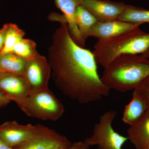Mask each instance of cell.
<instances>
[{
	"label": "cell",
	"mask_w": 149,
	"mask_h": 149,
	"mask_svg": "<svg viewBox=\"0 0 149 149\" xmlns=\"http://www.w3.org/2000/svg\"><path fill=\"white\" fill-rule=\"evenodd\" d=\"M134 90L137 91L146 101L147 111H149V76L143 80Z\"/></svg>",
	"instance_id": "cell-20"
},
{
	"label": "cell",
	"mask_w": 149,
	"mask_h": 149,
	"mask_svg": "<svg viewBox=\"0 0 149 149\" xmlns=\"http://www.w3.org/2000/svg\"><path fill=\"white\" fill-rule=\"evenodd\" d=\"M26 115L42 120L56 121L64 113V106L49 88L29 95L18 106Z\"/></svg>",
	"instance_id": "cell-4"
},
{
	"label": "cell",
	"mask_w": 149,
	"mask_h": 149,
	"mask_svg": "<svg viewBox=\"0 0 149 149\" xmlns=\"http://www.w3.org/2000/svg\"><path fill=\"white\" fill-rule=\"evenodd\" d=\"M149 49V33L136 28L117 37L98 40L93 53L97 64L105 68L123 55L143 54Z\"/></svg>",
	"instance_id": "cell-3"
},
{
	"label": "cell",
	"mask_w": 149,
	"mask_h": 149,
	"mask_svg": "<svg viewBox=\"0 0 149 149\" xmlns=\"http://www.w3.org/2000/svg\"><path fill=\"white\" fill-rule=\"evenodd\" d=\"M146 58L148 59L149 60V49L146 52L144 53L143 54L141 55Z\"/></svg>",
	"instance_id": "cell-25"
},
{
	"label": "cell",
	"mask_w": 149,
	"mask_h": 149,
	"mask_svg": "<svg viewBox=\"0 0 149 149\" xmlns=\"http://www.w3.org/2000/svg\"><path fill=\"white\" fill-rule=\"evenodd\" d=\"M116 114L113 110L104 113L94 126L92 136L85 139L84 143L89 146L97 145L98 149H121L128 139L113 128L112 123Z\"/></svg>",
	"instance_id": "cell-5"
},
{
	"label": "cell",
	"mask_w": 149,
	"mask_h": 149,
	"mask_svg": "<svg viewBox=\"0 0 149 149\" xmlns=\"http://www.w3.org/2000/svg\"><path fill=\"white\" fill-rule=\"evenodd\" d=\"M57 7L62 12L69 30L70 34L76 44L80 47H84L85 44L78 31L74 20V13L78 6L82 5L83 0H54Z\"/></svg>",
	"instance_id": "cell-12"
},
{
	"label": "cell",
	"mask_w": 149,
	"mask_h": 149,
	"mask_svg": "<svg viewBox=\"0 0 149 149\" xmlns=\"http://www.w3.org/2000/svg\"><path fill=\"white\" fill-rule=\"evenodd\" d=\"M37 125H21L16 120L6 121L0 125V138L9 146L15 148L34 136Z\"/></svg>",
	"instance_id": "cell-9"
},
{
	"label": "cell",
	"mask_w": 149,
	"mask_h": 149,
	"mask_svg": "<svg viewBox=\"0 0 149 149\" xmlns=\"http://www.w3.org/2000/svg\"><path fill=\"white\" fill-rule=\"evenodd\" d=\"M141 25L118 19L97 21L91 29L90 37L99 40L111 39L139 28Z\"/></svg>",
	"instance_id": "cell-11"
},
{
	"label": "cell",
	"mask_w": 149,
	"mask_h": 149,
	"mask_svg": "<svg viewBox=\"0 0 149 149\" xmlns=\"http://www.w3.org/2000/svg\"><path fill=\"white\" fill-rule=\"evenodd\" d=\"M0 91L19 105L29 95V87L23 74L0 72Z\"/></svg>",
	"instance_id": "cell-8"
},
{
	"label": "cell",
	"mask_w": 149,
	"mask_h": 149,
	"mask_svg": "<svg viewBox=\"0 0 149 149\" xmlns=\"http://www.w3.org/2000/svg\"><path fill=\"white\" fill-rule=\"evenodd\" d=\"M36 47L37 45L34 41L22 38L15 44L12 53L28 61L39 54Z\"/></svg>",
	"instance_id": "cell-19"
},
{
	"label": "cell",
	"mask_w": 149,
	"mask_h": 149,
	"mask_svg": "<svg viewBox=\"0 0 149 149\" xmlns=\"http://www.w3.org/2000/svg\"><path fill=\"white\" fill-rule=\"evenodd\" d=\"M89 148H90V146L86 145L85 143H83V145L80 148V149H89Z\"/></svg>",
	"instance_id": "cell-26"
},
{
	"label": "cell",
	"mask_w": 149,
	"mask_h": 149,
	"mask_svg": "<svg viewBox=\"0 0 149 149\" xmlns=\"http://www.w3.org/2000/svg\"><path fill=\"white\" fill-rule=\"evenodd\" d=\"M52 68L45 57L38 54L27 61L23 76L29 87V95L48 89Z\"/></svg>",
	"instance_id": "cell-6"
},
{
	"label": "cell",
	"mask_w": 149,
	"mask_h": 149,
	"mask_svg": "<svg viewBox=\"0 0 149 149\" xmlns=\"http://www.w3.org/2000/svg\"><path fill=\"white\" fill-rule=\"evenodd\" d=\"M147 111L146 101L137 91L134 90L132 100L124 109L122 121L128 125H132L141 118Z\"/></svg>",
	"instance_id": "cell-14"
},
{
	"label": "cell",
	"mask_w": 149,
	"mask_h": 149,
	"mask_svg": "<svg viewBox=\"0 0 149 149\" xmlns=\"http://www.w3.org/2000/svg\"><path fill=\"white\" fill-rule=\"evenodd\" d=\"M0 149H14L8 146L0 138Z\"/></svg>",
	"instance_id": "cell-23"
},
{
	"label": "cell",
	"mask_w": 149,
	"mask_h": 149,
	"mask_svg": "<svg viewBox=\"0 0 149 149\" xmlns=\"http://www.w3.org/2000/svg\"><path fill=\"white\" fill-rule=\"evenodd\" d=\"M27 60L15 54L0 53V72L24 74Z\"/></svg>",
	"instance_id": "cell-16"
},
{
	"label": "cell",
	"mask_w": 149,
	"mask_h": 149,
	"mask_svg": "<svg viewBox=\"0 0 149 149\" xmlns=\"http://www.w3.org/2000/svg\"><path fill=\"white\" fill-rule=\"evenodd\" d=\"M60 22L48 49V61L57 87L65 95L83 104L108 96L110 89L99 76L93 52L76 44L67 23Z\"/></svg>",
	"instance_id": "cell-1"
},
{
	"label": "cell",
	"mask_w": 149,
	"mask_h": 149,
	"mask_svg": "<svg viewBox=\"0 0 149 149\" xmlns=\"http://www.w3.org/2000/svg\"><path fill=\"white\" fill-rule=\"evenodd\" d=\"M6 32V27L5 25H4L3 28L0 30V52L2 49L4 45Z\"/></svg>",
	"instance_id": "cell-22"
},
{
	"label": "cell",
	"mask_w": 149,
	"mask_h": 149,
	"mask_svg": "<svg viewBox=\"0 0 149 149\" xmlns=\"http://www.w3.org/2000/svg\"><path fill=\"white\" fill-rule=\"evenodd\" d=\"M71 146L65 137L44 125L38 124L34 136L15 148H16L15 149H53L59 148H69Z\"/></svg>",
	"instance_id": "cell-7"
},
{
	"label": "cell",
	"mask_w": 149,
	"mask_h": 149,
	"mask_svg": "<svg viewBox=\"0 0 149 149\" xmlns=\"http://www.w3.org/2000/svg\"><path fill=\"white\" fill-rule=\"evenodd\" d=\"M82 5L99 22L118 19L126 5L110 0H83Z\"/></svg>",
	"instance_id": "cell-10"
},
{
	"label": "cell",
	"mask_w": 149,
	"mask_h": 149,
	"mask_svg": "<svg viewBox=\"0 0 149 149\" xmlns=\"http://www.w3.org/2000/svg\"><path fill=\"white\" fill-rule=\"evenodd\" d=\"M147 149H149V147H148Z\"/></svg>",
	"instance_id": "cell-28"
},
{
	"label": "cell",
	"mask_w": 149,
	"mask_h": 149,
	"mask_svg": "<svg viewBox=\"0 0 149 149\" xmlns=\"http://www.w3.org/2000/svg\"><path fill=\"white\" fill-rule=\"evenodd\" d=\"M128 139L136 149L149 147V111H147L139 120L130 125Z\"/></svg>",
	"instance_id": "cell-13"
},
{
	"label": "cell",
	"mask_w": 149,
	"mask_h": 149,
	"mask_svg": "<svg viewBox=\"0 0 149 149\" xmlns=\"http://www.w3.org/2000/svg\"><path fill=\"white\" fill-rule=\"evenodd\" d=\"M74 20L78 31L85 44L93 26L97 20L95 16L83 5L78 6L74 13Z\"/></svg>",
	"instance_id": "cell-15"
},
{
	"label": "cell",
	"mask_w": 149,
	"mask_h": 149,
	"mask_svg": "<svg viewBox=\"0 0 149 149\" xmlns=\"http://www.w3.org/2000/svg\"><path fill=\"white\" fill-rule=\"evenodd\" d=\"M11 101L0 91V108L8 105L10 102Z\"/></svg>",
	"instance_id": "cell-21"
},
{
	"label": "cell",
	"mask_w": 149,
	"mask_h": 149,
	"mask_svg": "<svg viewBox=\"0 0 149 149\" xmlns=\"http://www.w3.org/2000/svg\"><path fill=\"white\" fill-rule=\"evenodd\" d=\"M6 27L4 45L0 53L4 54L12 53L14 46L19 40L23 38L25 34L24 31L19 29L16 24H7Z\"/></svg>",
	"instance_id": "cell-18"
},
{
	"label": "cell",
	"mask_w": 149,
	"mask_h": 149,
	"mask_svg": "<svg viewBox=\"0 0 149 149\" xmlns=\"http://www.w3.org/2000/svg\"><path fill=\"white\" fill-rule=\"evenodd\" d=\"M118 19L134 24L149 23V10L135 6L126 5Z\"/></svg>",
	"instance_id": "cell-17"
},
{
	"label": "cell",
	"mask_w": 149,
	"mask_h": 149,
	"mask_svg": "<svg viewBox=\"0 0 149 149\" xmlns=\"http://www.w3.org/2000/svg\"><path fill=\"white\" fill-rule=\"evenodd\" d=\"M83 144V142H81L74 143L68 149H80Z\"/></svg>",
	"instance_id": "cell-24"
},
{
	"label": "cell",
	"mask_w": 149,
	"mask_h": 149,
	"mask_svg": "<svg viewBox=\"0 0 149 149\" xmlns=\"http://www.w3.org/2000/svg\"><path fill=\"white\" fill-rule=\"evenodd\" d=\"M69 148H56L53 149H68Z\"/></svg>",
	"instance_id": "cell-27"
},
{
	"label": "cell",
	"mask_w": 149,
	"mask_h": 149,
	"mask_svg": "<svg viewBox=\"0 0 149 149\" xmlns=\"http://www.w3.org/2000/svg\"><path fill=\"white\" fill-rule=\"evenodd\" d=\"M149 76V60L143 56L123 55L104 68L100 77L109 89L119 92L134 90Z\"/></svg>",
	"instance_id": "cell-2"
}]
</instances>
